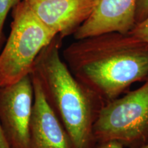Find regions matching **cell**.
<instances>
[{
	"mask_svg": "<svg viewBox=\"0 0 148 148\" xmlns=\"http://www.w3.org/2000/svg\"><path fill=\"white\" fill-rule=\"evenodd\" d=\"M75 78L106 103L148 79V43L130 33H103L75 40L62 51Z\"/></svg>",
	"mask_w": 148,
	"mask_h": 148,
	"instance_id": "6da1fadb",
	"label": "cell"
},
{
	"mask_svg": "<svg viewBox=\"0 0 148 148\" xmlns=\"http://www.w3.org/2000/svg\"><path fill=\"white\" fill-rule=\"evenodd\" d=\"M62 42L58 34L42 49L31 74L63 125L72 148H95L93 126L105 103L72 74L60 56Z\"/></svg>",
	"mask_w": 148,
	"mask_h": 148,
	"instance_id": "7a4b0ae2",
	"label": "cell"
},
{
	"mask_svg": "<svg viewBox=\"0 0 148 148\" xmlns=\"http://www.w3.org/2000/svg\"><path fill=\"white\" fill-rule=\"evenodd\" d=\"M12 19L0 51V86L30 75L38 55L58 35L36 17L24 0L12 9Z\"/></svg>",
	"mask_w": 148,
	"mask_h": 148,
	"instance_id": "3957f363",
	"label": "cell"
},
{
	"mask_svg": "<svg viewBox=\"0 0 148 148\" xmlns=\"http://www.w3.org/2000/svg\"><path fill=\"white\" fill-rule=\"evenodd\" d=\"M96 143L116 141L126 148L148 143V79L137 89L107 102L93 126Z\"/></svg>",
	"mask_w": 148,
	"mask_h": 148,
	"instance_id": "277c9868",
	"label": "cell"
},
{
	"mask_svg": "<svg viewBox=\"0 0 148 148\" xmlns=\"http://www.w3.org/2000/svg\"><path fill=\"white\" fill-rule=\"evenodd\" d=\"M31 75L0 86V125L11 148H29V125L34 106Z\"/></svg>",
	"mask_w": 148,
	"mask_h": 148,
	"instance_id": "5b68a950",
	"label": "cell"
},
{
	"mask_svg": "<svg viewBox=\"0 0 148 148\" xmlns=\"http://www.w3.org/2000/svg\"><path fill=\"white\" fill-rule=\"evenodd\" d=\"M46 27L63 39L91 14L95 0H24Z\"/></svg>",
	"mask_w": 148,
	"mask_h": 148,
	"instance_id": "8992f818",
	"label": "cell"
},
{
	"mask_svg": "<svg viewBox=\"0 0 148 148\" xmlns=\"http://www.w3.org/2000/svg\"><path fill=\"white\" fill-rule=\"evenodd\" d=\"M136 1L95 0L89 17L73 34L75 40L106 32L129 33L136 24Z\"/></svg>",
	"mask_w": 148,
	"mask_h": 148,
	"instance_id": "52a82bcc",
	"label": "cell"
},
{
	"mask_svg": "<svg viewBox=\"0 0 148 148\" xmlns=\"http://www.w3.org/2000/svg\"><path fill=\"white\" fill-rule=\"evenodd\" d=\"M30 75L34 99L29 125V148H72L67 133L46 100L38 80Z\"/></svg>",
	"mask_w": 148,
	"mask_h": 148,
	"instance_id": "ba28073f",
	"label": "cell"
},
{
	"mask_svg": "<svg viewBox=\"0 0 148 148\" xmlns=\"http://www.w3.org/2000/svg\"><path fill=\"white\" fill-rule=\"evenodd\" d=\"M22 0H0V51L6 40L3 29L7 16L10 10H12Z\"/></svg>",
	"mask_w": 148,
	"mask_h": 148,
	"instance_id": "9c48e42d",
	"label": "cell"
},
{
	"mask_svg": "<svg viewBox=\"0 0 148 148\" xmlns=\"http://www.w3.org/2000/svg\"><path fill=\"white\" fill-rule=\"evenodd\" d=\"M129 33L148 43V16L142 21L136 23Z\"/></svg>",
	"mask_w": 148,
	"mask_h": 148,
	"instance_id": "30bf717a",
	"label": "cell"
},
{
	"mask_svg": "<svg viewBox=\"0 0 148 148\" xmlns=\"http://www.w3.org/2000/svg\"><path fill=\"white\" fill-rule=\"evenodd\" d=\"M148 16V0H137L136 8V23Z\"/></svg>",
	"mask_w": 148,
	"mask_h": 148,
	"instance_id": "8fae6325",
	"label": "cell"
},
{
	"mask_svg": "<svg viewBox=\"0 0 148 148\" xmlns=\"http://www.w3.org/2000/svg\"><path fill=\"white\" fill-rule=\"evenodd\" d=\"M95 148H124L121 143L116 141H108L105 143H97ZM140 148H148V143Z\"/></svg>",
	"mask_w": 148,
	"mask_h": 148,
	"instance_id": "7c38bea8",
	"label": "cell"
},
{
	"mask_svg": "<svg viewBox=\"0 0 148 148\" xmlns=\"http://www.w3.org/2000/svg\"><path fill=\"white\" fill-rule=\"evenodd\" d=\"M0 148H11L3 134L1 125H0Z\"/></svg>",
	"mask_w": 148,
	"mask_h": 148,
	"instance_id": "4fadbf2b",
	"label": "cell"
}]
</instances>
